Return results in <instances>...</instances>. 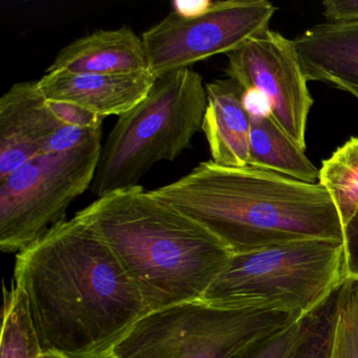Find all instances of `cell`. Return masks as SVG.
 <instances>
[{
  "mask_svg": "<svg viewBox=\"0 0 358 358\" xmlns=\"http://www.w3.org/2000/svg\"><path fill=\"white\" fill-rule=\"evenodd\" d=\"M328 358H358V278H345L339 288Z\"/></svg>",
  "mask_w": 358,
  "mask_h": 358,
  "instance_id": "obj_19",
  "label": "cell"
},
{
  "mask_svg": "<svg viewBox=\"0 0 358 358\" xmlns=\"http://www.w3.org/2000/svg\"><path fill=\"white\" fill-rule=\"evenodd\" d=\"M79 213L114 251L148 311L202 301L232 253L213 232L141 185Z\"/></svg>",
  "mask_w": 358,
  "mask_h": 358,
  "instance_id": "obj_3",
  "label": "cell"
},
{
  "mask_svg": "<svg viewBox=\"0 0 358 358\" xmlns=\"http://www.w3.org/2000/svg\"><path fill=\"white\" fill-rule=\"evenodd\" d=\"M318 183L328 192L345 227L358 208V138L322 161Z\"/></svg>",
  "mask_w": 358,
  "mask_h": 358,
  "instance_id": "obj_16",
  "label": "cell"
},
{
  "mask_svg": "<svg viewBox=\"0 0 358 358\" xmlns=\"http://www.w3.org/2000/svg\"><path fill=\"white\" fill-rule=\"evenodd\" d=\"M207 106L203 121L211 161L227 167L249 166L251 117L243 90L231 79L206 83Z\"/></svg>",
  "mask_w": 358,
  "mask_h": 358,
  "instance_id": "obj_14",
  "label": "cell"
},
{
  "mask_svg": "<svg viewBox=\"0 0 358 358\" xmlns=\"http://www.w3.org/2000/svg\"><path fill=\"white\" fill-rule=\"evenodd\" d=\"M50 108L56 118L64 125L87 127V129H100L103 127L104 118L83 110L79 106L64 102L49 101Z\"/></svg>",
  "mask_w": 358,
  "mask_h": 358,
  "instance_id": "obj_22",
  "label": "cell"
},
{
  "mask_svg": "<svg viewBox=\"0 0 358 358\" xmlns=\"http://www.w3.org/2000/svg\"><path fill=\"white\" fill-rule=\"evenodd\" d=\"M343 246L348 278H358V208L343 227Z\"/></svg>",
  "mask_w": 358,
  "mask_h": 358,
  "instance_id": "obj_23",
  "label": "cell"
},
{
  "mask_svg": "<svg viewBox=\"0 0 358 358\" xmlns=\"http://www.w3.org/2000/svg\"><path fill=\"white\" fill-rule=\"evenodd\" d=\"M227 58L228 78L243 91L261 94L272 120L306 152L308 116L314 100L293 41L267 29Z\"/></svg>",
  "mask_w": 358,
  "mask_h": 358,
  "instance_id": "obj_9",
  "label": "cell"
},
{
  "mask_svg": "<svg viewBox=\"0 0 358 358\" xmlns=\"http://www.w3.org/2000/svg\"><path fill=\"white\" fill-rule=\"evenodd\" d=\"M103 129H87V127L62 125L58 129L43 146V154L47 152H64L74 150L91 141L94 138L102 135Z\"/></svg>",
  "mask_w": 358,
  "mask_h": 358,
  "instance_id": "obj_21",
  "label": "cell"
},
{
  "mask_svg": "<svg viewBox=\"0 0 358 358\" xmlns=\"http://www.w3.org/2000/svg\"><path fill=\"white\" fill-rule=\"evenodd\" d=\"M157 77L150 70L123 74L45 73L37 87L49 101L79 106L106 119L122 116L150 93Z\"/></svg>",
  "mask_w": 358,
  "mask_h": 358,
  "instance_id": "obj_11",
  "label": "cell"
},
{
  "mask_svg": "<svg viewBox=\"0 0 358 358\" xmlns=\"http://www.w3.org/2000/svg\"><path fill=\"white\" fill-rule=\"evenodd\" d=\"M293 43L308 81L330 83L358 99V22L316 24Z\"/></svg>",
  "mask_w": 358,
  "mask_h": 358,
  "instance_id": "obj_12",
  "label": "cell"
},
{
  "mask_svg": "<svg viewBox=\"0 0 358 358\" xmlns=\"http://www.w3.org/2000/svg\"><path fill=\"white\" fill-rule=\"evenodd\" d=\"M62 125L37 81L12 85L0 98V181L43 154L47 140Z\"/></svg>",
  "mask_w": 358,
  "mask_h": 358,
  "instance_id": "obj_10",
  "label": "cell"
},
{
  "mask_svg": "<svg viewBox=\"0 0 358 358\" xmlns=\"http://www.w3.org/2000/svg\"><path fill=\"white\" fill-rule=\"evenodd\" d=\"M41 353L26 296L14 284L5 291L0 358H37Z\"/></svg>",
  "mask_w": 358,
  "mask_h": 358,
  "instance_id": "obj_17",
  "label": "cell"
},
{
  "mask_svg": "<svg viewBox=\"0 0 358 358\" xmlns=\"http://www.w3.org/2000/svg\"><path fill=\"white\" fill-rule=\"evenodd\" d=\"M249 166L318 184L320 169L270 116H250Z\"/></svg>",
  "mask_w": 358,
  "mask_h": 358,
  "instance_id": "obj_15",
  "label": "cell"
},
{
  "mask_svg": "<svg viewBox=\"0 0 358 358\" xmlns=\"http://www.w3.org/2000/svg\"><path fill=\"white\" fill-rule=\"evenodd\" d=\"M102 135L74 150L41 154L0 181V249L20 253L66 221L73 202L91 189Z\"/></svg>",
  "mask_w": 358,
  "mask_h": 358,
  "instance_id": "obj_7",
  "label": "cell"
},
{
  "mask_svg": "<svg viewBox=\"0 0 358 358\" xmlns=\"http://www.w3.org/2000/svg\"><path fill=\"white\" fill-rule=\"evenodd\" d=\"M322 5L327 22H358V0H327Z\"/></svg>",
  "mask_w": 358,
  "mask_h": 358,
  "instance_id": "obj_24",
  "label": "cell"
},
{
  "mask_svg": "<svg viewBox=\"0 0 358 358\" xmlns=\"http://www.w3.org/2000/svg\"><path fill=\"white\" fill-rule=\"evenodd\" d=\"M152 192L202 224L232 255L295 241H343L324 187L266 169L205 161Z\"/></svg>",
  "mask_w": 358,
  "mask_h": 358,
  "instance_id": "obj_2",
  "label": "cell"
},
{
  "mask_svg": "<svg viewBox=\"0 0 358 358\" xmlns=\"http://www.w3.org/2000/svg\"><path fill=\"white\" fill-rule=\"evenodd\" d=\"M14 284L26 296L41 351L108 358L148 313L114 251L77 213L16 255Z\"/></svg>",
  "mask_w": 358,
  "mask_h": 358,
  "instance_id": "obj_1",
  "label": "cell"
},
{
  "mask_svg": "<svg viewBox=\"0 0 358 358\" xmlns=\"http://www.w3.org/2000/svg\"><path fill=\"white\" fill-rule=\"evenodd\" d=\"M211 1H173V12L182 16H194L203 13L208 9Z\"/></svg>",
  "mask_w": 358,
  "mask_h": 358,
  "instance_id": "obj_25",
  "label": "cell"
},
{
  "mask_svg": "<svg viewBox=\"0 0 358 358\" xmlns=\"http://www.w3.org/2000/svg\"><path fill=\"white\" fill-rule=\"evenodd\" d=\"M276 8L266 0L211 1L194 16L171 11L142 34L148 70L159 78L229 54L267 30Z\"/></svg>",
  "mask_w": 358,
  "mask_h": 358,
  "instance_id": "obj_8",
  "label": "cell"
},
{
  "mask_svg": "<svg viewBox=\"0 0 358 358\" xmlns=\"http://www.w3.org/2000/svg\"><path fill=\"white\" fill-rule=\"evenodd\" d=\"M303 316L189 301L148 312L108 358H231Z\"/></svg>",
  "mask_w": 358,
  "mask_h": 358,
  "instance_id": "obj_6",
  "label": "cell"
},
{
  "mask_svg": "<svg viewBox=\"0 0 358 358\" xmlns=\"http://www.w3.org/2000/svg\"><path fill=\"white\" fill-rule=\"evenodd\" d=\"M37 358H66L59 354L51 353V352H43Z\"/></svg>",
  "mask_w": 358,
  "mask_h": 358,
  "instance_id": "obj_26",
  "label": "cell"
},
{
  "mask_svg": "<svg viewBox=\"0 0 358 358\" xmlns=\"http://www.w3.org/2000/svg\"><path fill=\"white\" fill-rule=\"evenodd\" d=\"M303 317L251 343L231 358H288L301 335Z\"/></svg>",
  "mask_w": 358,
  "mask_h": 358,
  "instance_id": "obj_20",
  "label": "cell"
},
{
  "mask_svg": "<svg viewBox=\"0 0 358 358\" xmlns=\"http://www.w3.org/2000/svg\"><path fill=\"white\" fill-rule=\"evenodd\" d=\"M347 278L343 241H295L232 255L202 301L305 316Z\"/></svg>",
  "mask_w": 358,
  "mask_h": 358,
  "instance_id": "obj_5",
  "label": "cell"
},
{
  "mask_svg": "<svg viewBox=\"0 0 358 358\" xmlns=\"http://www.w3.org/2000/svg\"><path fill=\"white\" fill-rule=\"evenodd\" d=\"M148 70L143 41L129 27L98 30L58 52L47 73L123 74Z\"/></svg>",
  "mask_w": 358,
  "mask_h": 358,
  "instance_id": "obj_13",
  "label": "cell"
},
{
  "mask_svg": "<svg viewBox=\"0 0 358 358\" xmlns=\"http://www.w3.org/2000/svg\"><path fill=\"white\" fill-rule=\"evenodd\" d=\"M339 288L315 309L303 316L301 335L288 358H328L332 343Z\"/></svg>",
  "mask_w": 358,
  "mask_h": 358,
  "instance_id": "obj_18",
  "label": "cell"
},
{
  "mask_svg": "<svg viewBox=\"0 0 358 358\" xmlns=\"http://www.w3.org/2000/svg\"><path fill=\"white\" fill-rule=\"evenodd\" d=\"M206 106V85L192 69L157 78L102 144L92 194L100 198L135 187L157 163L176 160L202 131Z\"/></svg>",
  "mask_w": 358,
  "mask_h": 358,
  "instance_id": "obj_4",
  "label": "cell"
}]
</instances>
